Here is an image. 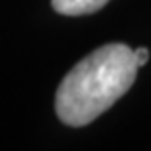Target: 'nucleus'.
Returning a JSON list of instances; mask_svg holds the SVG:
<instances>
[{"instance_id": "1", "label": "nucleus", "mask_w": 151, "mask_h": 151, "mask_svg": "<svg viewBox=\"0 0 151 151\" xmlns=\"http://www.w3.org/2000/svg\"><path fill=\"white\" fill-rule=\"evenodd\" d=\"M137 61L124 43H106L78 61L61 81L55 112L63 124L83 128L120 100L135 81Z\"/></svg>"}, {"instance_id": "2", "label": "nucleus", "mask_w": 151, "mask_h": 151, "mask_svg": "<svg viewBox=\"0 0 151 151\" xmlns=\"http://www.w3.org/2000/svg\"><path fill=\"white\" fill-rule=\"evenodd\" d=\"M110 0H51V6L57 14L63 16H86L100 10Z\"/></svg>"}, {"instance_id": "3", "label": "nucleus", "mask_w": 151, "mask_h": 151, "mask_svg": "<svg viewBox=\"0 0 151 151\" xmlns=\"http://www.w3.org/2000/svg\"><path fill=\"white\" fill-rule=\"evenodd\" d=\"M134 53H135V61H137L139 67H143V65L149 61V51H147L145 47H137V49H134Z\"/></svg>"}]
</instances>
